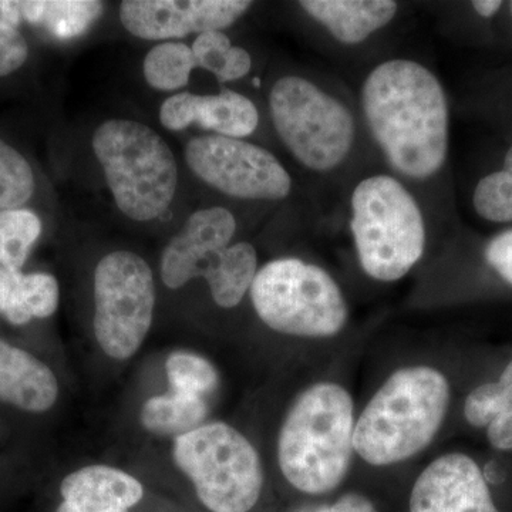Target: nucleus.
Masks as SVG:
<instances>
[{
	"label": "nucleus",
	"mask_w": 512,
	"mask_h": 512,
	"mask_svg": "<svg viewBox=\"0 0 512 512\" xmlns=\"http://www.w3.org/2000/svg\"><path fill=\"white\" fill-rule=\"evenodd\" d=\"M251 6L248 0H126L120 20L138 39H181L191 33L222 32Z\"/></svg>",
	"instance_id": "obj_11"
},
{
	"label": "nucleus",
	"mask_w": 512,
	"mask_h": 512,
	"mask_svg": "<svg viewBox=\"0 0 512 512\" xmlns=\"http://www.w3.org/2000/svg\"><path fill=\"white\" fill-rule=\"evenodd\" d=\"M208 412L207 399L170 390L144 403L140 421L144 429L156 436L180 437L202 426Z\"/></svg>",
	"instance_id": "obj_21"
},
{
	"label": "nucleus",
	"mask_w": 512,
	"mask_h": 512,
	"mask_svg": "<svg viewBox=\"0 0 512 512\" xmlns=\"http://www.w3.org/2000/svg\"><path fill=\"white\" fill-rule=\"evenodd\" d=\"M29 47L18 28L0 20V77L9 76L25 64Z\"/></svg>",
	"instance_id": "obj_29"
},
{
	"label": "nucleus",
	"mask_w": 512,
	"mask_h": 512,
	"mask_svg": "<svg viewBox=\"0 0 512 512\" xmlns=\"http://www.w3.org/2000/svg\"><path fill=\"white\" fill-rule=\"evenodd\" d=\"M160 121L171 131H183L195 123L214 131L215 136L242 138L254 133L259 114L247 96L222 87L220 93L210 96L175 94L161 106Z\"/></svg>",
	"instance_id": "obj_14"
},
{
	"label": "nucleus",
	"mask_w": 512,
	"mask_h": 512,
	"mask_svg": "<svg viewBox=\"0 0 512 512\" xmlns=\"http://www.w3.org/2000/svg\"><path fill=\"white\" fill-rule=\"evenodd\" d=\"M185 160L205 184L229 197L278 201L291 194L292 178L281 161L242 138H192L185 148Z\"/></svg>",
	"instance_id": "obj_10"
},
{
	"label": "nucleus",
	"mask_w": 512,
	"mask_h": 512,
	"mask_svg": "<svg viewBox=\"0 0 512 512\" xmlns=\"http://www.w3.org/2000/svg\"><path fill=\"white\" fill-rule=\"evenodd\" d=\"M350 231L363 272L379 282H397L426 251V222L419 202L397 178L370 175L350 197Z\"/></svg>",
	"instance_id": "obj_4"
},
{
	"label": "nucleus",
	"mask_w": 512,
	"mask_h": 512,
	"mask_svg": "<svg viewBox=\"0 0 512 512\" xmlns=\"http://www.w3.org/2000/svg\"><path fill=\"white\" fill-rule=\"evenodd\" d=\"M191 49L197 67L214 74L221 84L235 82L251 72L252 57L248 50L232 45L231 39L220 30L201 33Z\"/></svg>",
	"instance_id": "obj_22"
},
{
	"label": "nucleus",
	"mask_w": 512,
	"mask_h": 512,
	"mask_svg": "<svg viewBox=\"0 0 512 512\" xmlns=\"http://www.w3.org/2000/svg\"><path fill=\"white\" fill-rule=\"evenodd\" d=\"M35 185L26 158L0 138V211L18 210L30 200Z\"/></svg>",
	"instance_id": "obj_28"
},
{
	"label": "nucleus",
	"mask_w": 512,
	"mask_h": 512,
	"mask_svg": "<svg viewBox=\"0 0 512 512\" xmlns=\"http://www.w3.org/2000/svg\"><path fill=\"white\" fill-rule=\"evenodd\" d=\"M269 113L289 153L315 173L336 170L355 144L348 107L305 77H281L269 93Z\"/></svg>",
	"instance_id": "obj_8"
},
{
	"label": "nucleus",
	"mask_w": 512,
	"mask_h": 512,
	"mask_svg": "<svg viewBox=\"0 0 512 512\" xmlns=\"http://www.w3.org/2000/svg\"><path fill=\"white\" fill-rule=\"evenodd\" d=\"M92 144L124 215L147 222L167 211L177 191L178 167L157 131L134 120H109L94 131Z\"/></svg>",
	"instance_id": "obj_5"
},
{
	"label": "nucleus",
	"mask_w": 512,
	"mask_h": 512,
	"mask_svg": "<svg viewBox=\"0 0 512 512\" xmlns=\"http://www.w3.org/2000/svg\"><path fill=\"white\" fill-rule=\"evenodd\" d=\"M504 3L501 0H474L471 2V8L480 18L491 19L500 12Z\"/></svg>",
	"instance_id": "obj_33"
},
{
	"label": "nucleus",
	"mask_w": 512,
	"mask_h": 512,
	"mask_svg": "<svg viewBox=\"0 0 512 512\" xmlns=\"http://www.w3.org/2000/svg\"><path fill=\"white\" fill-rule=\"evenodd\" d=\"M510 10H511V15H512V2L510 3Z\"/></svg>",
	"instance_id": "obj_34"
},
{
	"label": "nucleus",
	"mask_w": 512,
	"mask_h": 512,
	"mask_svg": "<svg viewBox=\"0 0 512 512\" xmlns=\"http://www.w3.org/2000/svg\"><path fill=\"white\" fill-rule=\"evenodd\" d=\"M450 403V382L437 367L394 370L356 416L355 456L372 467L412 460L439 436Z\"/></svg>",
	"instance_id": "obj_2"
},
{
	"label": "nucleus",
	"mask_w": 512,
	"mask_h": 512,
	"mask_svg": "<svg viewBox=\"0 0 512 512\" xmlns=\"http://www.w3.org/2000/svg\"><path fill=\"white\" fill-rule=\"evenodd\" d=\"M299 6L343 45L365 42L399 12L393 0H302Z\"/></svg>",
	"instance_id": "obj_17"
},
{
	"label": "nucleus",
	"mask_w": 512,
	"mask_h": 512,
	"mask_svg": "<svg viewBox=\"0 0 512 512\" xmlns=\"http://www.w3.org/2000/svg\"><path fill=\"white\" fill-rule=\"evenodd\" d=\"M463 412L471 427L484 430L495 417L512 413V360L495 382L480 384L467 394Z\"/></svg>",
	"instance_id": "obj_26"
},
{
	"label": "nucleus",
	"mask_w": 512,
	"mask_h": 512,
	"mask_svg": "<svg viewBox=\"0 0 512 512\" xmlns=\"http://www.w3.org/2000/svg\"><path fill=\"white\" fill-rule=\"evenodd\" d=\"M20 18L40 26L60 40L83 35L100 18L104 5L97 0H26L16 2Z\"/></svg>",
	"instance_id": "obj_20"
},
{
	"label": "nucleus",
	"mask_w": 512,
	"mask_h": 512,
	"mask_svg": "<svg viewBox=\"0 0 512 512\" xmlns=\"http://www.w3.org/2000/svg\"><path fill=\"white\" fill-rule=\"evenodd\" d=\"M94 335L111 359L136 355L150 332L156 286L150 265L134 252L104 256L94 272Z\"/></svg>",
	"instance_id": "obj_9"
},
{
	"label": "nucleus",
	"mask_w": 512,
	"mask_h": 512,
	"mask_svg": "<svg viewBox=\"0 0 512 512\" xmlns=\"http://www.w3.org/2000/svg\"><path fill=\"white\" fill-rule=\"evenodd\" d=\"M409 512H500L473 457L441 454L421 470L410 493Z\"/></svg>",
	"instance_id": "obj_12"
},
{
	"label": "nucleus",
	"mask_w": 512,
	"mask_h": 512,
	"mask_svg": "<svg viewBox=\"0 0 512 512\" xmlns=\"http://www.w3.org/2000/svg\"><path fill=\"white\" fill-rule=\"evenodd\" d=\"M488 443L498 451H512V413L500 414L495 417L487 429Z\"/></svg>",
	"instance_id": "obj_32"
},
{
	"label": "nucleus",
	"mask_w": 512,
	"mask_h": 512,
	"mask_svg": "<svg viewBox=\"0 0 512 512\" xmlns=\"http://www.w3.org/2000/svg\"><path fill=\"white\" fill-rule=\"evenodd\" d=\"M237 231V220L227 208L194 212L161 256V279L170 289H180L195 278H204L222 249Z\"/></svg>",
	"instance_id": "obj_13"
},
{
	"label": "nucleus",
	"mask_w": 512,
	"mask_h": 512,
	"mask_svg": "<svg viewBox=\"0 0 512 512\" xmlns=\"http://www.w3.org/2000/svg\"><path fill=\"white\" fill-rule=\"evenodd\" d=\"M258 271L256 249L249 242H238L222 249L204 279L214 302L220 308L232 309L251 291Z\"/></svg>",
	"instance_id": "obj_19"
},
{
	"label": "nucleus",
	"mask_w": 512,
	"mask_h": 512,
	"mask_svg": "<svg viewBox=\"0 0 512 512\" xmlns=\"http://www.w3.org/2000/svg\"><path fill=\"white\" fill-rule=\"evenodd\" d=\"M194 69H197L194 53L181 42H164L153 47L143 64L147 83L161 92L183 89Z\"/></svg>",
	"instance_id": "obj_23"
},
{
	"label": "nucleus",
	"mask_w": 512,
	"mask_h": 512,
	"mask_svg": "<svg viewBox=\"0 0 512 512\" xmlns=\"http://www.w3.org/2000/svg\"><path fill=\"white\" fill-rule=\"evenodd\" d=\"M171 392L207 399L220 384L217 367L197 353L177 350L165 362Z\"/></svg>",
	"instance_id": "obj_25"
},
{
	"label": "nucleus",
	"mask_w": 512,
	"mask_h": 512,
	"mask_svg": "<svg viewBox=\"0 0 512 512\" xmlns=\"http://www.w3.org/2000/svg\"><path fill=\"white\" fill-rule=\"evenodd\" d=\"M59 396L55 373L26 350L0 340V402L43 413Z\"/></svg>",
	"instance_id": "obj_16"
},
{
	"label": "nucleus",
	"mask_w": 512,
	"mask_h": 512,
	"mask_svg": "<svg viewBox=\"0 0 512 512\" xmlns=\"http://www.w3.org/2000/svg\"><path fill=\"white\" fill-rule=\"evenodd\" d=\"M355 402L343 384L316 382L293 400L278 436V466L296 490L332 493L355 457Z\"/></svg>",
	"instance_id": "obj_3"
},
{
	"label": "nucleus",
	"mask_w": 512,
	"mask_h": 512,
	"mask_svg": "<svg viewBox=\"0 0 512 512\" xmlns=\"http://www.w3.org/2000/svg\"><path fill=\"white\" fill-rule=\"evenodd\" d=\"M484 258L495 274L512 286V228L505 229L488 241Z\"/></svg>",
	"instance_id": "obj_30"
},
{
	"label": "nucleus",
	"mask_w": 512,
	"mask_h": 512,
	"mask_svg": "<svg viewBox=\"0 0 512 512\" xmlns=\"http://www.w3.org/2000/svg\"><path fill=\"white\" fill-rule=\"evenodd\" d=\"M42 234V222L30 210L0 211V266L20 271Z\"/></svg>",
	"instance_id": "obj_24"
},
{
	"label": "nucleus",
	"mask_w": 512,
	"mask_h": 512,
	"mask_svg": "<svg viewBox=\"0 0 512 512\" xmlns=\"http://www.w3.org/2000/svg\"><path fill=\"white\" fill-rule=\"evenodd\" d=\"M173 457L211 512H249L261 498V457L231 424L214 421L177 437Z\"/></svg>",
	"instance_id": "obj_7"
},
{
	"label": "nucleus",
	"mask_w": 512,
	"mask_h": 512,
	"mask_svg": "<svg viewBox=\"0 0 512 512\" xmlns=\"http://www.w3.org/2000/svg\"><path fill=\"white\" fill-rule=\"evenodd\" d=\"M473 207L485 221L512 222V146L505 154L503 168L478 181L473 192Z\"/></svg>",
	"instance_id": "obj_27"
},
{
	"label": "nucleus",
	"mask_w": 512,
	"mask_h": 512,
	"mask_svg": "<svg viewBox=\"0 0 512 512\" xmlns=\"http://www.w3.org/2000/svg\"><path fill=\"white\" fill-rule=\"evenodd\" d=\"M258 318L281 335L330 339L348 325L342 288L322 266L278 258L259 268L251 286Z\"/></svg>",
	"instance_id": "obj_6"
},
{
	"label": "nucleus",
	"mask_w": 512,
	"mask_h": 512,
	"mask_svg": "<svg viewBox=\"0 0 512 512\" xmlns=\"http://www.w3.org/2000/svg\"><path fill=\"white\" fill-rule=\"evenodd\" d=\"M292 512H379L376 505L359 493H346L330 504H309Z\"/></svg>",
	"instance_id": "obj_31"
},
{
	"label": "nucleus",
	"mask_w": 512,
	"mask_h": 512,
	"mask_svg": "<svg viewBox=\"0 0 512 512\" xmlns=\"http://www.w3.org/2000/svg\"><path fill=\"white\" fill-rule=\"evenodd\" d=\"M360 103L393 170L417 181L439 173L447 160L450 114L436 74L414 60H386L366 77Z\"/></svg>",
	"instance_id": "obj_1"
},
{
	"label": "nucleus",
	"mask_w": 512,
	"mask_h": 512,
	"mask_svg": "<svg viewBox=\"0 0 512 512\" xmlns=\"http://www.w3.org/2000/svg\"><path fill=\"white\" fill-rule=\"evenodd\" d=\"M57 512H128L140 503V481L119 468L89 466L64 478Z\"/></svg>",
	"instance_id": "obj_15"
},
{
	"label": "nucleus",
	"mask_w": 512,
	"mask_h": 512,
	"mask_svg": "<svg viewBox=\"0 0 512 512\" xmlns=\"http://www.w3.org/2000/svg\"><path fill=\"white\" fill-rule=\"evenodd\" d=\"M59 306V284L49 274H22L0 266V315L13 325L52 316Z\"/></svg>",
	"instance_id": "obj_18"
}]
</instances>
